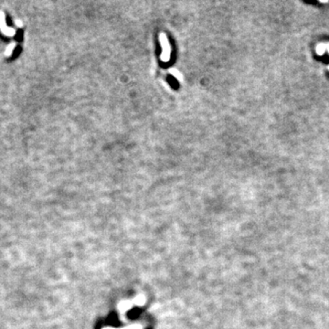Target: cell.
<instances>
[{"mask_svg": "<svg viewBox=\"0 0 329 329\" xmlns=\"http://www.w3.org/2000/svg\"><path fill=\"white\" fill-rule=\"evenodd\" d=\"M0 30L1 32L4 34L6 36H8V37H12L16 34V29L11 28V27H8L6 23V17H5V14L2 11H0Z\"/></svg>", "mask_w": 329, "mask_h": 329, "instance_id": "6da1fadb", "label": "cell"}, {"mask_svg": "<svg viewBox=\"0 0 329 329\" xmlns=\"http://www.w3.org/2000/svg\"><path fill=\"white\" fill-rule=\"evenodd\" d=\"M160 42H161V46L163 49V52L161 54V59L164 61H166L170 58V48H169L168 40L165 34H161L160 35Z\"/></svg>", "mask_w": 329, "mask_h": 329, "instance_id": "7a4b0ae2", "label": "cell"}, {"mask_svg": "<svg viewBox=\"0 0 329 329\" xmlns=\"http://www.w3.org/2000/svg\"><path fill=\"white\" fill-rule=\"evenodd\" d=\"M15 48H16V43H15V42H11V43L8 45V46L7 47V49H6L5 55H6L7 57L11 56V54L13 53V51H14V50H15Z\"/></svg>", "mask_w": 329, "mask_h": 329, "instance_id": "3957f363", "label": "cell"}, {"mask_svg": "<svg viewBox=\"0 0 329 329\" xmlns=\"http://www.w3.org/2000/svg\"><path fill=\"white\" fill-rule=\"evenodd\" d=\"M170 73H171L172 75H174L177 79H178V80H180V79H182V76H181V75L179 74V72H178L177 70H175V69H171V70H170Z\"/></svg>", "mask_w": 329, "mask_h": 329, "instance_id": "277c9868", "label": "cell"}, {"mask_svg": "<svg viewBox=\"0 0 329 329\" xmlns=\"http://www.w3.org/2000/svg\"><path fill=\"white\" fill-rule=\"evenodd\" d=\"M15 23H16V25H17L18 28H21L22 26H23V23H22V21H21V20H19V19H16V20H15Z\"/></svg>", "mask_w": 329, "mask_h": 329, "instance_id": "5b68a950", "label": "cell"}]
</instances>
